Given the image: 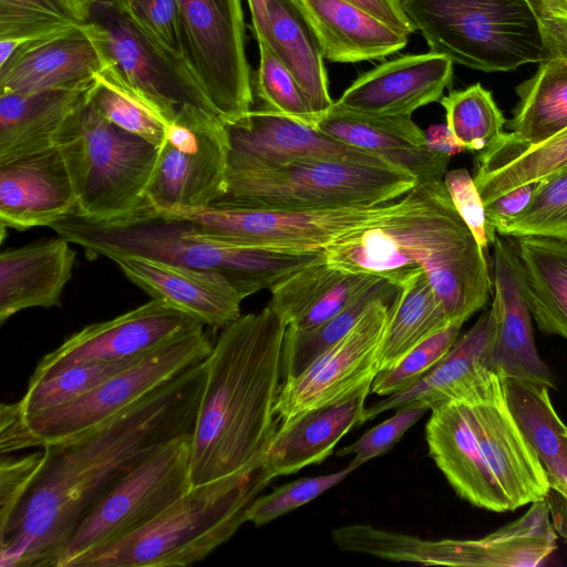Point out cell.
<instances>
[{
  "instance_id": "6da1fadb",
  "label": "cell",
  "mask_w": 567,
  "mask_h": 567,
  "mask_svg": "<svg viewBox=\"0 0 567 567\" xmlns=\"http://www.w3.org/2000/svg\"><path fill=\"white\" fill-rule=\"evenodd\" d=\"M206 360L107 421L44 446L33 485L0 527L2 567H58L74 529L97 501L159 447L193 435Z\"/></svg>"
},
{
  "instance_id": "7a4b0ae2",
  "label": "cell",
  "mask_w": 567,
  "mask_h": 567,
  "mask_svg": "<svg viewBox=\"0 0 567 567\" xmlns=\"http://www.w3.org/2000/svg\"><path fill=\"white\" fill-rule=\"evenodd\" d=\"M287 326L267 305L221 328L190 441L192 486L233 475L272 480L265 464L280 426L275 404Z\"/></svg>"
},
{
  "instance_id": "3957f363",
  "label": "cell",
  "mask_w": 567,
  "mask_h": 567,
  "mask_svg": "<svg viewBox=\"0 0 567 567\" xmlns=\"http://www.w3.org/2000/svg\"><path fill=\"white\" fill-rule=\"evenodd\" d=\"M322 251L337 269L377 275L396 287L413 269H422L451 322H465L487 303L493 290L486 251L460 216L443 179L417 183L400 197L396 210Z\"/></svg>"
},
{
  "instance_id": "277c9868",
  "label": "cell",
  "mask_w": 567,
  "mask_h": 567,
  "mask_svg": "<svg viewBox=\"0 0 567 567\" xmlns=\"http://www.w3.org/2000/svg\"><path fill=\"white\" fill-rule=\"evenodd\" d=\"M59 236L87 252L110 258L142 256L213 271L247 298L323 257V251L282 252L216 240L189 220L147 202L109 220L71 213L50 225Z\"/></svg>"
},
{
  "instance_id": "5b68a950",
  "label": "cell",
  "mask_w": 567,
  "mask_h": 567,
  "mask_svg": "<svg viewBox=\"0 0 567 567\" xmlns=\"http://www.w3.org/2000/svg\"><path fill=\"white\" fill-rule=\"evenodd\" d=\"M270 482L233 475L192 486L127 537L79 558L72 567H183L230 539Z\"/></svg>"
},
{
  "instance_id": "8992f818",
  "label": "cell",
  "mask_w": 567,
  "mask_h": 567,
  "mask_svg": "<svg viewBox=\"0 0 567 567\" xmlns=\"http://www.w3.org/2000/svg\"><path fill=\"white\" fill-rule=\"evenodd\" d=\"M432 52L484 72L549 58L534 0H401Z\"/></svg>"
},
{
  "instance_id": "52a82bcc",
  "label": "cell",
  "mask_w": 567,
  "mask_h": 567,
  "mask_svg": "<svg viewBox=\"0 0 567 567\" xmlns=\"http://www.w3.org/2000/svg\"><path fill=\"white\" fill-rule=\"evenodd\" d=\"M383 158L305 157L271 167L227 172L226 193L215 203L291 210L379 205L417 184Z\"/></svg>"
},
{
  "instance_id": "ba28073f",
  "label": "cell",
  "mask_w": 567,
  "mask_h": 567,
  "mask_svg": "<svg viewBox=\"0 0 567 567\" xmlns=\"http://www.w3.org/2000/svg\"><path fill=\"white\" fill-rule=\"evenodd\" d=\"M54 145L74 184L75 213L109 220L146 203L159 147L110 123L87 100L65 121Z\"/></svg>"
},
{
  "instance_id": "9c48e42d",
  "label": "cell",
  "mask_w": 567,
  "mask_h": 567,
  "mask_svg": "<svg viewBox=\"0 0 567 567\" xmlns=\"http://www.w3.org/2000/svg\"><path fill=\"white\" fill-rule=\"evenodd\" d=\"M549 516V505L542 499L515 520L475 539H423L369 524L334 528L331 538L342 550L424 566L535 567L556 549L557 534Z\"/></svg>"
},
{
  "instance_id": "30bf717a",
  "label": "cell",
  "mask_w": 567,
  "mask_h": 567,
  "mask_svg": "<svg viewBox=\"0 0 567 567\" xmlns=\"http://www.w3.org/2000/svg\"><path fill=\"white\" fill-rule=\"evenodd\" d=\"M190 441L192 435L167 443L121 478L81 519L58 567H72L82 556L137 532L188 491Z\"/></svg>"
},
{
  "instance_id": "8fae6325",
  "label": "cell",
  "mask_w": 567,
  "mask_h": 567,
  "mask_svg": "<svg viewBox=\"0 0 567 567\" xmlns=\"http://www.w3.org/2000/svg\"><path fill=\"white\" fill-rule=\"evenodd\" d=\"M392 200L327 210L257 208L214 203L202 209H162L193 223L209 237L235 246L282 252L322 251L348 233L381 219Z\"/></svg>"
},
{
  "instance_id": "7c38bea8",
  "label": "cell",
  "mask_w": 567,
  "mask_h": 567,
  "mask_svg": "<svg viewBox=\"0 0 567 567\" xmlns=\"http://www.w3.org/2000/svg\"><path fill=\"white\" fill-rule=\"evenodd\" d=\"M182 53L223 121L251 110L254 87L245 51L241 0H177Z\"/></svg>"
},
{
  "instance_id": "4fadbf2b",
  "label": "cell",
  "mask_w": 567,
  "mask_h": 567,
  "mask_svg": "<svg viewBox=\"0 0 567 567\" xmlns=\"http://www.w3.org/2000/svg\"><path fill=\"white\" fill-rule=\"evenodd\" d=\"M87 32L103 69L176 115L183 105L214 112L185 60L163 47L115 0H97L89 9Z\"/></svg>"
},
{
  "instance_id": "5bb4252c",
  "label": "cell",
  "mask_w": 567,
  "mask_h": 567,
  "mask_svg": "<svg viewBox=\"0 0 567 567\" xmlns=\"http://www.w3.org/2000/svg\"><path fill=\"white\" fill-rule=\"evenodd\" d=\"M213 349L204 328L156 348L84 395L53 409L25 415L33 433L48 444L85 432L135 404Z\"/></svg>"
},
{
  "instance_id": "9a60e30c",
  "label": "cell",
  "mask_w": 567,
  "mask_h": 567,
  "mask_svg": "<svg viewBox=\"0 0 567 567\" xmlns=\"http://www.w3.org/2000/svg\"><path fill=\"white\" fill-rule=\"evenodd\" d=\"M228 144L223 120L181 106L168 125L146 202L158 209H202L226 193Z\"/></svg>"
},
{
  "instance_id": "2e32d148",
  "label": "cell",
  "mask_w": 567,
  "mask_h": 567,
  "mask_svg": "<svg viewBox=\"0 0 567 567\" xmlns=\"http://www.w3.org/2000/svg\"><path fill=\"white\" fill-rule=\"evenodd\" d=\"M391 303L373 300L351 330L301 373L282 381L275 412L285 427L303 414L333 404L372 384L381 370V351Z\"/></svg>"
},
{
  "instance_id": "e0dca14e",
  "label": "cell",
  "mask_w": 567,
  "mask_h": 567,
  "mask_svg": "<svg viewBox=\"0 0 567 567\" xmlns=\"http://www.w3.org/2000/svg\"><path fill=\"white\" fill-rule=\"evenodd\" d=\"M457 401L466 404L481 452L509 511L546 499L547 474L509 409L503 379L492 372Z\"/></svg>"
},
{
  "instance_id": "ac0fdd59",
  "label": "cell",
  "mask_w": 567,
  "mask_h": 567,
  "mask_svg": "<svg viewBox=\"0 0 567 567\" xmlns=\"http://www.w3.org/2000/svg\"><path fill=\"white\" fill-rule=\"evenodd\" d=\"M189 313L157 299L111 320L92 323L45 354L29 381L54 375L75 364L142 357L171 340L204 328Z\"/></svg>"
},
{
  "instance_id": "d6986e66",
  "label": "cell",
  "mask_w": 567,
  "mask_h": 567,
  "mask_svg": "<svg viewBox=\"0 0 567 567\" xmlns=\"http://www.w3.org/2000/svg\"><path fill=\"white\" fill-rule=\"evenodd\" d=\"M493 248V372L502 379L527 381L555 390V377L536 349L532 313L515 247L497 235Z\"/></svg>"
},
{
  "instance_id": "ffe728a7",
  "label": "cell",
  "mask_w": 567,
  "mask_h": 567,
  "mask_svg": "<svg viewBox=\"0 0 567 567\" xmlns=\"http://www.w3.org/2000/svg\"><path fill=\"white\" fill-rule=\"evenodd\" d=\"M223 122L228 144L227 172L260 169L305 157L381 158L265 109H251Z\"/></svg>"
},
{
  "instance_id": "44dd1931",
  "label": "cell",
  "mask_w": 567,
  "mask_h": 567,
  "mask_svg": "<svg viewBox=\"0 0 567 567\" xmlns=\"http://www.w3.org/2000/svg\"><path fill=\"white\" fill-rule=\"evenodd\" d=\"M76 203L72 177L55 145L0 162L2 228L50 227L74 213Z\"/></svg>"
},
{
  "instance_id": "7402d4cb",
  "label": "cell",
  "mask_w": 567,
  "mask_h": 567,
  "mask_svg": "<svg viewBox=\"0 0 567 567\" xmlns=\"http://www.w3.org/2000/svg\"><path fill=\"white\" fill-rule=\"evenodd\" d=\"M452 76L453 61L443 54L403 55L359 76L334 104L369 115L411 116L440 101Z\"/></svg>"
},
{
  "instance_id": "603a6c76",
  "label": "cell",
  "mask_w": 567,
  "mask_h": 567,
  "mask_svg": "<svg viewBox=\"0 0 567 567\" xmlns=\"http://www.w3.org/2000/svg\"><path fill=\"white\" fill-rule=\"evenodd\" d=\"M84 23L19 47L0 65V94L90 86L103 63Z\"/></svg>"
},
{
  "instance_id": "cb8c5ba5",
  "label": "cell",
  "mask_w": 567,
  "mask_h": 567,
  "mask_svg": "<svg viewBox=\"0 0 567 567\" xmlns=\"http://www.w3.org/2000/svg\"><path fill=\"white\" fill-rule=\"evenodd\" d=\"M152 299L163 300L205 326L224 328L240 317L243 296L221 275L142 256L112 259Z\"/></svg>"
},
{
  "instance_id": "d4e9b609",
  "label": "cell",
  "mask_w": 567,
  "mask_h": 567,
  "mask_svg": "<svg viewBox=\"0 0 567 567\" xmlns=\"http://www.w3.org/2000/svg\"><path fill=\"white\" fill-rule=\"evenodd\" d=\"M316 128L347 145L379 156L412 173L419 183L443 179L450 157L432 152L411 116H379L333 103Z\"/></svg>"
},
{
  "instance_id": "484cf974",
  "label": "cell",
  "mask_w": 567,
  "mask_h": 567,
  "mask_svg": "<svg viewBox=\"0 0 567 567\" xmlns=\"http://www.w3.org/2000/svg\"><path fill=\"white\" fill-rule=\"evenodd\" d=\"M425 440L430 456L461 498L487 511H509L481 452L463 401H447L431 410Z\"/></svg>"
},
{
  "instance_id": "4316f807",
  "label": "cell",
  "mask_w": 567,
  "mask_h": 567,
  "mask_svg": "<svg viewBox=\"0 0 567 567\" xmlns=\"http://www.w3.org/2000/svg\"><path fill=\"white\" fill-rule=\"evenodd\" d=\"M70 244L58 236L1 251V324L22 310L60 305L75 261Z\"/></svg>"
},
{
  "instance_id": "83f0119b",
  "label": "cell",
  "mask_w": 567,
  "mask_h": 567,
  "mask_svg": "<svg viewBox=\"0 0 567 567\" xmlns=\"http://www.w3.org/2000/svg\"><path fill=\"white\" fill-rule=\"evenodd\" d=\"M494 323V311L491 307L415 384L365 408V421L413 400L426 403L430 410L447 401L461 400L493 372L491 344Z\"/></svg>"
},
{
  "instance_id": "f1b7e54d",
  "label": "cell",
  "mask_w": 567,
  "mask_h": 567,
  "mask_svg": "<svg viewBox=\"0 0 567 567\" xmlns=\"http://www.w3.org/2000/svg\"><path fill=\"white\" fill-rule=\"evenodd\" d=\"M367 384L353 394L324 408L308 412L279 427L269 449L265 470L274 480L319 464L329 457L338 442L353 427L365 422Z\"/></svg>"
},
{
  "instance_id": "f546056e",
  "label": "cell",
  "mask_w": 567,
  "mask_h": 567,
  "mask_svg": "<svg viewBox=\"0 0 567 567\" xmlns=\"http://www.w3.org/2000/svg\"><path fill=\"white\" fill-rule=\"evenodd\" d=\"M383 277L353 274L329 265L324 256L288 275L269 290L268 306L297 331L326 322Z\"/></svg>"
},
{
  "instance_id": "4dcf8cb0",
  "label": "cell",
  "mask_w": 567,
  "mask_h": 567,
  "mask_svg": "<svg viewBox=\"0 0 567 567\" xmlns=\"http://www.w3.org/2000/svg\"><path fill=\"white\" fill-rule=\"evenodd\" d=\"M322 55L337 63L382 60L405 48L408 37L346 0H296Z\"/></svg>"
},
{
  "instance_id": "1f68e13d",
  "label": "cell",
  "mask_w": 567,
  "mask_h": 567,
  "mask_svg": "<svg viewBox=\"0 0 567 567\" xmlns=\"http://www.w3.org/2000/svg\"><path fill=\"white\" fill-rule=\"evenodd\" d=\"M267 18L255 34L291 72L318 120L333 105L318 39L296 0H267Z\"/></svg>"
},
{
  "instance_id": "d6a6232c",
  "label": "cell",
  "mask_w": 567,
  "mask_h": 567,
  "mask_svg": "<svg viewBox=\"0 0 567 567\" xmlns=\"http://www.w3.org/2000/svg\"><path fill=\"white\" fill-rule=\"evenodd\" d=\"M93 83L81 89L0 94V162L54 146L56 134L87 100Z\"/></svg>"
},
{
  "instance_id": "836d02e7",
  "label": "cell",
  "mask_w": 567,
  "mask_h": 567,
  "mask_svg": "<svg viewBox=\"0 0 567 567\" xmlns=\"http://www.w3.org/2000/svg\"><path fill=\"white\" fill-rule=\"evenodd\" d=\"M525 298L538 329L567 340V238H513Z\"/></svg>"
},
{
  "instance_id": "e575fe53",
  "label": "cell",
  "mask_w": 567,
  "mask_h": 567,
  "mask_svg": "<svg viewBox=\"0 0 567 567\" xmlns=\"http://www.w3.org/2000/svg\"><path fill=\"white\" fill-rule=\"evenodd\" d=\"M474 182L485 204L527 183L539 182L567 166V128L527 145L504 132L487 151L475 155Z\"/></svg>"
},
{
  "instance_id": "d590c367",
  "label": "cell",
  "mask_w": 567,
  "mask_h": 567,
  "mask_svg": "<svg viewBox=\"0 0 567 567\" xmlns=\"http://www.w3.org/2000/svg\"><path fill=\"white\" fill-rule=\"evenodd\" d=\"M509 409L538 456L555 491L567 504V426L557 414L549 388L503 379Z\"/></svg>"
},
{
  "instance_id": "8d00e7d4",
  "label": "cell",
  "mask_w": 567,
  "mask_h": 567,
  "mask_svg": "<svg viewBox=\"0 0 567 567\" xmlns=\"http://www.w3.org/2000/svg\"><path fill=\"white\" fill-rule=\"evenodd\" d=\"M398 287L389 306L381 370L393 367L414 347L451 323L422 269H413Z\"/></svg>"
},
{
  "instance_id": "74e56055",
  "label": "cell",
  "mask_w": 567,
  "mask_h": 567,
  "mask_svg": "<svg viewBox=\"0 0 567 567\" xmlns=\"http://www.w3.org/2000/svg\"><path fill=\"white\" fill-rule=\"evenodd\" d=\"M519 101L507 123L511 135L535 145L567 128V59L550 56L516 87Z\"/></svg>"
},
{
  "instance_id": "f35d334b",
  "label": "cell",
  "mask_w": 567,
  "mask_h": 567,
  "mask_svg": "<svg viewBox=\"0 0 567 567\" xmlns=\"http://www.w3.org/2000/svg\"><path fill=\"white\" fill-rule=\"evenodd\" d=\"M89 103L110 123L156 147L163 144L175 115L102 69L89 91Z\"/></svg>"
},
{
  "instance_id": "ab89813d",
  "label": "cell",
  "mask_w": 567,
  "mask_h": 567,
  "mask_svg": "<svg viewBox=\"0 0 567 567\" xmlns=\"http://www.w3.org/2000/svg\"><path fill=\"white\" fill-rule=\"evenodd\" d=\"M399 287L382 278L369 287L341 311L320 326L297 331L287 326L281 354V380L301 373L316 358L347 334L375 299L392 303Z\"/></svg>"
},
{
  "instance_id": "60d3db41",
  "label": "cell",
  "mask_w": 567,
  "mask_h": 567,
  "mask_svg": "<svg viewBox=\"0 0 567 567\" xmlns=\"http://www.w3.org/2000/svg\"><path fill=\"white\" fill-rule=\"evenodd\" d=\"M446 125L464 150L475 155L492 147L502 136L506 123L491 91L475 83L465 90L451 91L440 100Z\"/></svg>"
},
{
  "instance_id": "b9f144b4",
  "label": "cell",
  "mask_w": 567,
  "mask_h": 567,
  "mask_svg": "<svg viewBox=\"0 0 567 567\" xmlns=\"http://www.w3.org/2000/svg\"><path fill=\"white\" fill-rule=\"evenodd\" d=\"M142 357L75 364L47 379L29 381L28 389L20 400L22 410L25 415H30L73 401L91 392Z\"/></svg>"
},
{
  "instance_id": "7bdbcfd3",
  "label": "cell",
  "mask_w": 567,
  "mask_h": 567,
  "mask_svg": "<svg viewBox=\"0 0 567 567\" xmlns=\"http://www.w3.org/2000/svg\"><path fill=\"white\" fill-rule=\"evenodd\" d=\"M496 230L509 238L529 235L567 238V166L540 179L527 207Z\"/></svg>"
},
{
  "instance_id": "ee69618b",
  "label": "cell",
  "mask_w": 567,
  "mask_h": 567,
  "mask_svg": "<svg viewBox=\"0 0 567 567\" xmlns=\"http://www.w3.org/2000/svg\"><path fill=\"white\" fill-rule=\"evenodd\" d=\"M65 0H0V39H40L82 24Z\"/></svg>"
},
{
  "instance_id": "f6af8a7d",
  "label": "cell",
  "mask_w": 567,
  "mask_h": 567,
  "mask_svg": "<svg viewBox=\"0 0 567 567\" xmlns=\"http://www.w3.org/2000/svg\"><path fill=\"white\" fill-rule=\"evenodd\" d=\"M463 323L462 320L451 322L414 347L396 364L380 370L372 382L371 392L389 396L415 384L450 351L458 338Z\"/></svg>"
},
{
  "instance_id": "bcb514c9",
  "label": "cell",
  "mask_w": 567,
  "mask_h": 567,
  "mask_svg": "<svg viewBox=\"0 0 567 567\" xmlns=\"http://www.w3.org/2000/svg\"><path fill=\"white\" fill-rule=\"evenodd\" d=\"M259 45V66L255 89L264 106L281 115L316 127L312 113L298 82L291 72L264 43Z\"/></svg>"
},
{
  "instance_id": "7dc6e473",
  "label": "cell",
  "mask_w": 567,
  "mask_h": 567,
  "mask_svg": "<svg viewBox=\"0 0 567 567\" xmlns=\"http://www.w3.org/2000/svg\"><path fill=\"white\" fill-rule=\"evenodd\" d=\"M361 465L354 460L331 474L302 477L276 487L271 493L258 496L247 512V522L262 526L288 514L317 498L326 491L342 482L351 472Z\"/></svg>"
},
{
  "instance_id": "c3c4849f",
  "label": "cell",
  "mask_w": 567,
  "mask_h": 567,
  "mask_svg": "<svg viewBox=\"0 0 567 567\" xmlns=\"http://www.w3.org/2000/svg\"><path fill=\"white\" fill-rule=\"evenodd\" d=\"M430 406L413 400L395 409L394 415L368 430L355 442L337 452L338 456L354 455L360 465L391 450L427 411Z\"/></svg>"
},
{
  "instance_id": "681fc988",
  "label": "cell",
  "mask_w": 567,
  "mask_h": 567,
  "mask_svg": "<svg viewBox=\"0 0 567 567\" xmlns=\"http://www.w3.org/2000/svg\"><path fill=\"white\" fill-rule=\"evenodd\" d=\"M115 1L145 32L183 58L177 0Z\"/></svg>"
},
{
  "instance_id": "f907efd6",
  "label": "cell",
  "mask_w": 567,
  "mask_h": 567,
  "mask_svg": "<svg viewBox=\"0 0 567 567\" xmlns=\"http://www.w3.org/2000/svg\"><path fill=\"white\" fill-rule=\"evenodd\" d=\"M45 461V451L0 457V527L14 515L33 485Z\"/></svg>"
},
{
  "instance_id": "816d5d0a",
  "label": "cell",
  "mask_w": 567,
  "mask_h": 567,
  "mask_svg": "<svg viewBox=\"0 0 567 567\" xmlns=\"http://www.w3.org/2000/svg\"><path fill=\"white\" fill-rule=\"evenodd\" d=\"M443 183L460 216L484 251L493 246L497 231L487 221L484 203L473 176L465 168L447 171Z\"/></svg>"
},
{
  "instance_id": "f5cc1de1",
  "label": "cell",
  "mask_w": 567,
  "mask_h": 567,
  "mask_svg": "<svg viewBox=\"0 0 567 567\" xmlns=\"http://www.w3.org/2000/svg\"><path fill=\"white\" fill-rule=\"evenodd\" d=\"M30 447H43L31 430L20 401L0 405V453L10 454Z\"/></svg>"
},
{
  "instance_id": "db71d44e",
  "label": "cell",
  "mask_w": 567,
  "mask_h": 567,
  "mask_svg": "<svg viewBox=\"0 0 567 567\" xmlns=\"http://www.w3.org/2000/svg\"><path fill=\"white\" fill-rule=\"evenodd\" d=\"M537 184L538 182L520 185L485 204V214L491 227L496 230L499 225L523 212L527 207Z\"/></svg>"
},
{
  "instance_id": "11a10c76",
  "label": "cell",
  "mask_w": 567,
  "mask_h": 567,
  "mask_svg": "<svg viewBox=\"0 0 567 567\" xmlns=\"http://www.w3.org/2000/svg\"><path fill=\"white\" fill-rule=\"evenodd\" d=\"M367 12L371 13L379 20L386 23L395 31L411 35L415 32L414 27L405 16L401 0H346Z\"/></svg>"
},
{
  "instance_id": "9f6ffc18",
  "label": "cell",
  "mask_w": 567,
  "mask_h": 567,
  "mask_svg": "<svg viewBox=\"0 0 567 567\" xmlns=\"http://www.w3.org/2000/svg\"><path fill=\"white\" fill-rule=\"evenodd\" d=\"M424 134L426 146L432 152L452 157L464 151L446 124L431 125Z\"/></svg>"
},
{
  "instance_id": "6f0895ef",
  "label": "cell",
  "mask_w": 567,
  "mask_h": 567,
  "mask_svg": "<svg viewBox=\"0 0 567 567\" xmlns=\"http://www.w3.org/2000/svg\"><path fill=\"white\" fill-rule=\"evenodd\" d=\"M538 11L545 32L567 37V17L553 16L539 8Z\"/></svg>"
},
{
  "instance_id": "680465c9",
  "label": "cell",
  "mask_w": 567,
  "mask_h": 567,
  "mask_svg": "<svg viewBox=\"0 0 567 567\" xmlns=\"http://www.w3.org/2000/svg\"><path fill=\"white\" fill-rule=\"evenodd\" d=\"M247 2L251 16V29L256 34L261 30L267 18V0H247Z\"/></svg>"
},
{
  "instance_id": "91938a15",
  "label": "cell",
  "mask_w": 567,
  "mask_h": 567,
  "mask_svg": "<svg viewBox=\"0 0 567 567\" xmlns=\"http://www.w3.org/2000/svg\"><path fill=\"white\" fill-rule=\"evenodd\" d=\"M544 31V30H543ZM546 47L550 56H561L567 59V37L557 35L544 31Z\"/></svg>"
},
{
  "instance_id": "94428289",
  "label": "cell",
  "mask_w": 567,
  "mask_h": 567,
  "mask_svg": "<svg viewBox=\"0 0 567 567\" xmlns=\"http://www.w3.org/2000/svg\"><path fill=\"white\" fill-rule=\"evenodd\" d=\"M536 6L553 16L567 17V0H534Z\"/></svg>"
},
{
  "instance_id": "6125c7cd",
  "label": "cell",
  "mask_w": 567,
  "mask_h": 567,
  "mask_svg": "<svg viewBox=\"0 0 567 567\" xmlns=\"http://www.w3.org/2000/svg\"><path fill=\"white\" fill-rule=\"evenodd\" d=\"M69 6L86 21V16L90 7L97 0H65Z\"/></svg>"
}]
</instances>
